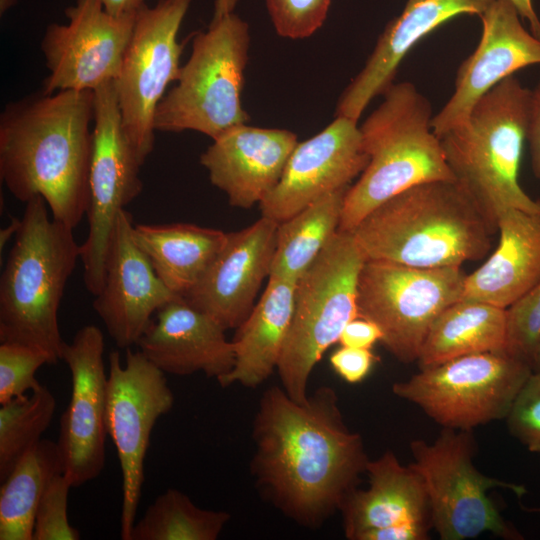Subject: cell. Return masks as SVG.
<instances>
[{
  "label": "cell",
  "mask_w": 540,
  "mask_h": 540,
  "mask_svg": "<svg viewBox=\"0 0 540 540\" xmlns=\"http://www.w3.org/2000/svg\"><path fill=\"white\" fill-rule=\"evenodd\" d=\"M278 222L261 216L250 226L227 233L225 245L201 280L183 298L225 330L248 317L265 278H269Z\"/></svg>",
  "instance_id": "21"
},
{
  "label": "cell",
  "mask_w": 540,
  "mask_h": 540,
  "mask_svg": "<svg viewBox=\"0 0 540 540\" xmlns=\"http://www.w3.org/2000/svg\"><path fill=\"white\" fill-rule=\"evenodd\" d=\"M104 336L95 325L80 328L63 346L72 379L70 402L62 414L57 444L72 487L97 478L105 465L107 374Z\"/></svg>",
  "instance_id": "16"
},
{
  "label": "cell",
  "mask_w": 540,
  "mask_h": 540,
  "mask_svg": "<svg viewBox=\"0 0 540 540\" xmlns=\"http://www.w3.org/2000/svg\"><path fill=\"white\" fill-rule=\"evenodd\" d=\"M506 309L490 303L460 299L433 322L421 348L420 368L485 352L504 351Z\"/></svg>",
  "instance_id": "28"
},
{
  "label": "cell",
  "mask_w": 540,
  "mask_h": 540,
  "mask_svg": "<svg viewBox=\"0 0 540 540\" xmlns=\"http://www.w3.org/2000/svg\"><path fill=\"white\" fill-rule=\"evenodd\" d=\"M350 186L321 197L278 224L270 276L297 282L339 230Z\"/></svg>",
  "instance_id": "30"
},
{
  "label": "cell",
  "mask_w": 540,
  "mask_h": 540,
  "mask_svg": "<svg viewBox=\"0 0 540 540\" xmlns=\"http://www.w3.org/2000/svg\"><path fill=\"white\" fill-rule=\"evenodd\" d=\"M297 143L292 131L244 123L213 139L200 163L232 207L249 209L278 184Z\"/></svg>",
  "instance_id": "22"
},
{
  "label": "cell",
  "mask_w": 540,
  "mask_h": 540,
  "mask_svg": "<svg viewBox=\"0 0 540 540\" xmlns=\"http://www.w3.org/2000/svg\"><path fill=\"white\" fill-rule=\"evenodd\" d=\"M366 258L353 234L338 230L297 280L292 320L277 366L282 388L298 403L312 370L358 317V280Z\"/></svg>",
  "instance_id": "7"
},
{
  "label": "cell",
  "mask_w": 540,
  "mask_h": 540,
  "mask_svg": "<svg viewBox=\"0 0 540 540\" xmlns=\"http://www.w3.org/2000/svg\"><path fill=\"white\" fill-rule=\"evenodd\" d=\"M104 9L111 15L121 16L137 12L145 3V0H99Z\"/></svg>",
  "instance_id": "42"
},
{
  "label": "cell",
  "mask_w": 540,
  "mask_h": 540,
  "mask_svg": "<svg viewBox=\"0 0 540 540\" xmlns=\"http://www.w3.org/2000/svg\"><path fill=\"white\" fill-rule=\"evenodd\" d=\"M410 450L414 459L410 466L423 480L432 528L440 539L466 540L485 532L504 539L523 538L501 516L487 492L501 487L521 496L526 490L476 469L472 430L443 428L433 443L413 440Z\"/></svg>",
  "instance_id": "9"
},
{
  "label": "cell",
  "mask_w": 540,
  "mask_h": 540,
  "mask_svg": "<svg viewBox=\"0 0 540 540\" xmlns=\"http://www.w3.org/2000/svg\"><path fill=\"white\" fill-rule=\"evenodd\" d=\"M526 141L529 144L533 174L540 180V79L531 90Z\"/></svg>",
  "instance_id": "40"
},
{
  "label": "cell",
  "mask_w": 540,
  "mask_h": 540,
  "mask_svg": "<svg viewBox=\"0 0 540 540\" xmlns=\"http://www.w3.org/2000/svg\"><path fill=\"white\" fill-rule=\"evenodd\" d=\"M360 126L369 162L346 193L339 230L352 231L372 210L422 183L456 181L432 130L429 100L411 82L392 84Z\"/></svg>",
  "instance_id": "6"
},
{
  "label": "cell",
  "mask_w": 540,
  "mask_h": 540,
  "mask_svg": "<svg viewBox=\"0 0 540 540\" xmlns=\"http://www.w3.org/2000/svg\"><path fill=\"white\" fill-rule=\"evenodd\" d=\"M480 18L481 39L459 66L452 96L433 116L432 130L438 137L464 122L476 102L499 82L540 64V39L524 28L510 2L494 0Z\"/></svg>",
  "instance_id": "20"
},
{
  "label": "cell",
  "mask_w": 540,
  "mask_h": 540,
  "mask_svg": "<svg viewBox=\"0 0 540 540\" xmlns=\"http://www.w3.org/2000/svg\"><path fill=\"white\" fill-rule=\"evenodd\" d=\"M56 408L52 392L44 385L0 407V482L50 425Z\"/></svg>",
  "instance_id": "32"
},
{
  "label": "cell",
  "mask_w": 540,
  "mask_h": 540,
  "mask_svg": "<svg viewBox=\"0 0 540 540\" xmlns=\"http://www.w3.org/2000/svg\"><path fill=\"white\" fill-rule=\"evenodd\" d=\"M531 368L533 372L540 371V340L537 344V347L534 351V354L531 360Z\"/></svg>",
  "instance_id": "45"
},
{
  "label": "cell",
  "mask_w": 540,
  "mask_h": 540,
  "mask_svg": "<svg viewBox=\"0 0 540 540\" xmlns=\"http://www.w3.org/2000/svg\"><path fill=\"white\" fill-rule=\"evenodd\" d=\"M331 0H266L268 14L279 36L303 39L325 22Z\"/></svg>",
  "instance_id": "36"
},
{
  "label": "cell",
  "mask_w": 540,
  "mask_h": 540,
  "mask_svg": "<svg viewBox=\"0 0 540 540\" xmlns=\"http://www.w3.org/2000/svg\"><path fill=\"white\" fill-rule=\"evenodd\" d=\"M531 90L511 75L482 96L468 117L439 137L456 181L470 195L493 233L508 208L540 213L519 183Z\"/></svg>",
  "instance_id": "4"
},
{
  "label": "cell",
  "mask_w": 540,
  "mask_h": 540,
  "mask_svg": "<svg viewBox=\"0 0 540 540\" xmlns=\"http://www.w3.org/2000/svg\"><path fill=\"white\" fill-rule=\"evenodd\" d=\"M226 511L202 509L169 488L135 522L130 540H216L230 520Z\"/></svg>",
  "instance_id": "31"
},
{
  "label": "cell",
  "mask_w": 540,
  "mask_h": 540,
  "mask_svg": "<svg viewBox=\"0 0 540 540\" xmlns=\"http://www.w3.org/2000/svg\"><path fill=\"white\" fill-rule=\"evenodd\" d=\"M133 239L163 283L184 296L203 277L227 233L190 223L135 224Z\"/></svg>",
  "instance_id": "27"
},
{
  "label": "cell",
  "mask_w": 540,
  "mask_h": 540,
  "mask_svg": "<svg viewBox=\"0 0 540 540\" xmlns=\"http://www.w3.org/2000/svg\"><path fill=\"white\" fill-rule=\"evenodd\" d=\"M191 2L158 0L137 11L114 81L122 125L142 165L154 148L157 105L180 74L182 45L177 35Z\"/></svg>",
  "instance_id": "12"
},
{
  "label": "cell",
  "mask_w": 540,
  "mask_h": 540,
  "mask_svg": "<svg viewBox=\"0 0 540 540\" xmlns=\"http://www.w3.org/2000/svg\"><path fill=\"white\" fill-rule=\"evenodd\" d=\"M249 27L234 12L195 34L176 85L157 105L155 131H197L212 140L250 119L241 104Z\"/></svg>",
  "instance_id": "8"
},
{
  "label": "cell",
  "mask_w": 540,
  "mask_h": 540,
  "mask_svg": "<svg viewBox=\"0 0 540 540\" xmlns=\"http://www.w3.org/2000/svg\"><path fill=\"white\" fill-rule=\"evenodd\" d=\"M239 0H215L214 14L212 19H218L224 15L234 12Z\"/></svg>",
  "instance_id": "44"
},
{
  "label": "cell",
  "mask_w": 540,
  "mask_h": 540,
  "mask_svg": "<svg viewBox=\"0 0 540 540\" xmlns=\"http://www.w3.org/2000/svg\"><path fill=\"white\" fill-rule=\"evenodd\" d=\"M136 13L109 14L99 0H77L65 10L67 24L51 23L41 40L48 68L41 90L94 91L120 73Z\"/></svg>",
  "instance_id": "15"
},
{
  "label": "cell",
  "mask_w": 540,
  "mask_h": 540,
  "mask_svg": "<svg viewBox=\"0 0 540 540\" xmlns=\"http://www.w3.org/2000/svg\"><path fill=\"white\" fill-rule=\"evenodd\" d=\"M94 91L42 90L0 114V179L22 202L41 196L52 218L75 228L90 202Z\"/></svg>",
  "instance_id": "2"
},
{
  "label": "cell",
  "mask_w": 540,
  "mask_h": 540,
  "mask_svg": "<svg viewBox=\"0 0 540 540\" xmlns=\"http://www.w3.org/2000/svg\"><path fill=\"white\" fill-rule=\"evenodd\" d=\"M81 245L73 228L50 218L41 196L26 202L0 279V343H20L62 360L58 310Z\"/></svg>",
  "instance_id": "5"
},
{
  "label": "cell",
  "mask_w": 540,
  "mask_h": 540,
  "mask_svg": "<svg viewBox=\"0 0 540 540\" xmlns=\"http://www.w3.org/2000/svg\"><path fill=\"white\" fill-rule=\"evenodd\" d=\"M141 166L122 125L114 81L106 82L94 90L90 202L86 213L89 231L80 253L83 281L94 296L103 284L117 216L142 191Z\"/></svg>",
  "instance_id": "14"
},
{
  "label": "cell",
  "mask_w": 540,
  "mask_h": 540,
  "mask_svg": "<svg viewBox=\"0 0 540 540\" xmlns=\"http://www.w3.org/2000/svg\"><path fill=\"white\" fill-rule=\"evenodd\" d=\"M17 0H0V15L5 14L10 8L16 5Z\"/></svg>",
  "instance_id": "46"
},
{
  "label": "cell",
  "mask_w": 540,
  "mask_h": 540,
  "mask_svg": "<svg viewBox=\"0 0 540 540\" xmlns=\"http://www.w3.org/2000/svg\"><path fill=\"white\" fill-rule=\"evenodd\" d=\"M106 429L117 450L122 473L120 535L130 540L144 482V459L157 420L168 413L174 395L165 373L144 354L126 349L108 357Z\"/></svg>",
  "instance_id": "13"
},
{
  "label": "cell",
  "mask_w": 540,
  "mask_h": 540,
  "mask_svg": "<svg viewBox=\"0 0 540 540\" xmlns=\"http://www.w3.org/2000/svg\"><path fill=\"white\" fill-rule=\"evenodd\" d=\"M296 282L270 276L261 298L231 340L235 363L218 383L255 388L277 369L289 332Z\"/></svg>",
  "instance_id": "26"
},
{
  "label": "cell",
  "mask_w": 540,
  "mask_h": 540,
  "mask_svg": "<svg viewBox=\"0 0 540 540\" xmlns=\"http://www.w3.org/2000/svg\"><path fill=\"white\" fill-rule=\"evenodd\" d=\"M251 473L261 494L293 521L319 528L366 473L360 434L346 426L333 388L304 403L280 386L265 390L253 421Z\"/></svg>",
  "instance_id": "1"
},
{
  "label": "cell",
  "mask_w": 540,
  "mask_h": 540,
  "mask_svg": "<svg viewBox=\"0 0 540 540\" xmlns=\"http://www.w3.org/2000/svg\"><path fill=\"white\" fill-rule=\"evenodd\" d=\"M366 260L418 268L462 267L487 256L494 234L457 181L413 186L350 231Z\"/></svg>",
  "instance_id": "3"
},
{
  "label": "cell",
  "mask_w": 540,
  "mask_h": 540,
  "mask_svg": "<svg viewBox=\"0 0 540 540\" xmlns=\"http://www.w3.org/2000/svg\"><path fill=\"white\" fill-rule=\"evenodd\" d=\"M133 219L117 216L107 250L104 280L93 308L119 348L137 345L155 313L179 295L158 277L133 239Z\"/></svg>",
  "instance_id": "19"
},
{
  "label": "cell",
  "mask_w": 540,
  "mask_h": 540,
  "mask_svg": "<svg viewBox=\"0 0 540 540\" xmlns=\"http://www.w3.org/2000/svg\"><path fill=\"white\" fill-rule=\"evenodd\" d=\"M357 123L336 116L321 132L298 142L278 184L259 204L261 216L280 223L321 197L350 186L369 162Z\"/></svg>",
  "instance_id": "17"
},
{
  "label": "cell",
  "mask_w": 540,
  "mask_h": 540,
  "mask_svg": "<svg viewBox=\"0 0 540 540\" xmlns=\"http://www.w3.org/2000/svg\"><path fill=\"white\" fill-rule=\"evenodd\" d=\"M499 243L466 275L462 299L507 308L540 282V213L508 208L497 220Z\"/></svg>",
  "instance_id": "25"
},
{
  "label": "cell",
  "mask_w": 540,
  "mask_h": 540,
  "mask_svg": "<svg viewBox=\"0 0 540 540\" xmlns=\"http://www.w3.org/2000/svg\"><path fill=\"white\" fill-rule=\"evenodd\" d=\"M505 419L510 434L540 454V371L532 372Z\"/></svg>",
  "instance_id": "37"
},
{
  "label": "cell",
  "mask_w": 540,
  "mask_h": 540,
  "mask_svg": "<svg viewBox=\"0 0 540 540\" xmlns=\"http://www.w3.org/2000/svg\"><path fill=\"white\" fill-rule=\"evenodd\" d=\"M381 339L382 332L378 325L366 318L358 316L344 327L338 343L341 346L371 349Z\"/></svg>",
  "instance_id": "39"
},
{
  "label": "cell",
  "mask_w": 540,
  "mask_h": 540,
  "mask_svg": "<svg viewBox=\"0 0 540 540\" xmlns=\"http://www.w3.org/2000/svg\"><path fill=\"white\" fill-rule=\"evenodd\" d=\"M64 472L57 441L41 439L1 482L0 540H32L39 502L55 476Z\"/></svg>",
  "instance_id": "29"
},
{
  "label": "cell",
  "mask_w": 540,
  "mask_h": 540,
  "mask_svg": "<svg viewBox=\"0 0 540 540\" xmlns=\"http://www.w3.org/2000/svg\"><path fill=\"white\" fill-rule=\"evenodd\" d=\"M11 221L9 225H7L4 229H1L0 231V250L2 252L3 247L8 243L12 235H16L20 226H21V219H18L16 217H11Z\"/></svg>",
  "instance_id": "43"
},
{
  "label": "cell",
  "mask_w": 540,
  "mask_h": 540,
  "mask_svg": "<svg viewBox=\"0 0 540 540\" xmlns=\"http://www.w3.org/2000/svg\"><path fill=\"white\" fill-rule=\"evenodd\" d=\"M510 2L521 18L526 19L529 23L531 33L540 39V19L537 16L532 0H506Z\"/></svg>",
  "instance_id": "41"
},
{
  "label": "cell",
  "mask_w": 540,
  "mask_h": 540,
  "mask_svg": "<svg viewBox=\"0 0 540 540\" xmlns=\"http://www.w3.org/2000/svg\"><path fill=\"white\" fill-rule=\"evenodd\" d=\"M52 364L43 350L20 343H0V404L23 396L42 384L36 378L38 369Z\"/></svg>",
  "instance_id": "33"
},
{
  "label": "cell",
  "mask_w": 540,
  "mask_h": 540,
  "mask_svg": "<svg viewBox=\"0 0 540 540\" xmlns=\"http://www.w3.org/2000/svg\"><path fill=\"white\" fill-rule=\"evenodd\" d=\"M532 372L505 351L477 353L420 368L392 392L443 428L473 430L505 419Z\"/></svg>",
  "instance_id": "10"
},
{
  "label": "cell",
  "mask_w": 540,
  "mask_h": 540,
  "mask_svg": "<svg viewBox=\"0 0 540 540\" xmlns=\"http://www.w3.org/2000/svg\"><path fill=\"white\" fill-rule=\"evenodd\" d=\"M378 358L371 349L341 346L330 358L334 371L346 382L356 384L362 382L372 370Z\"/></svg>",
  "instance_id": "38"
},
{
  "label": "cell",
  "mask_w": 540,
  "mask_h": 540,
  "mask_svg": "<svg viewBox=\"0 0 540 540\" xmlns=\"http://www.w3.org/2000/svg\"><path fill=\"white\" fill-rule=\"evenodd\" d=\"M367 489L355 488L343 500L349 540H426L432 528L427 492L420 475L388 450L369 460Z\"/></svg>",
  "instance_id": "18"
},
{
  "label": "cell",
  "mask_w": 540,
  "mask_h": 540,
  "mask_svg": "<svg viewBox=\"0 0 540 540\" xmlns=\"http://www.w3.org/2000/svg\"><path fill=\"white\" fill-rule=\"evenodd\" d=\"M539 340L540 282L506 308L504 351L525 361L531 367V360Z\"/></svg>",
  "instance_id": "34"
},
{
  "label": "cell",
  "mask_w": 540,
  "mask_h": 540,
  "mask_svg": "<svg viewBox=\"0 0 540 540\" xmlns=\"http://www.w3.org/2000/svg\"><path fill=\"white\" fill-rule=\"evenodd\" d=\"M494 0H407L380 35L363 69L342 93L336 116L358 121L371 100L393 84L398 67L425 36L459 15L481 16Z\"/></svg>",
  "instance_id": "24"
},
{
  "label": "cell",
  "mask_w": 540,
  "mask_h": 540,
  "mask_svg": "<svg viewBox=\"0 0 540 540\" xmlns=\"http://www.w3.org/2000/svg\"><path fill=\"white\" fill-rule=\"evenodd\" d=\"M225 331L210 315L178 296L155 313L137 346L164 373L202 372L219 382L235 363L234 346Z\"/></svg>",
  "instance_id": "23"
},
{
  "label": "cell",
  "mask_w": 540,
  "mask_h": 540,
  "mask_svg": "<svg viewBox=\"0 0 540 540\" xmlns=\"http://www.w3.org/2000/svg\"><path fill=\"white\" fill-rule=\"evenodd\" d=\"M72 484L64 473L53 478L36 510L32 540H78L79 531L68 520Z\"/></svg>",
  "instance_id": "35"
},
{
  "label": "cell",
  "mask_w": 540,
  "mask_h": 540,
  "mask_svg": "<svg viewBox=\"0 0 540 540\" xmlns=\"http://www.w3.org/2000/svg\"><path fill=\"white\" fill-rule=\"evenodd\" d=\"M462 267L418 268L366 260L358 280V316L378 325L381 343L399 361H418L436 318L462 299Z\"/></svg>",
  "instance_id": "11"
}]
</instances>
